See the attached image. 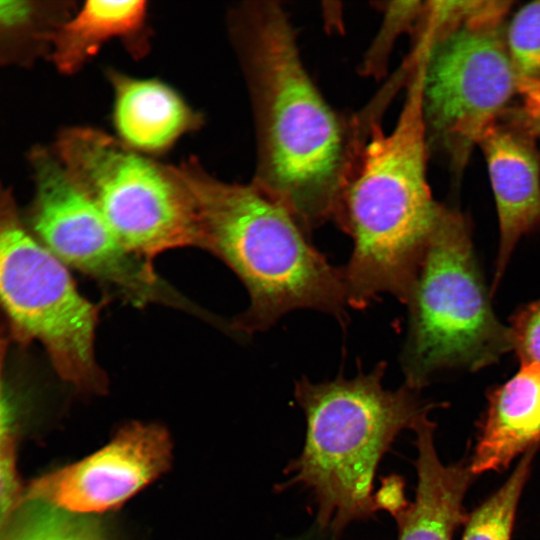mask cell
Here are the masks:
<instances>
[{
	"mask_svg": "<svg viewBox=\"0 0 540 540\" xmlns=\"http://www.w3.org/2000/svg\"><path fill=\"white\" fill-rule=\"evenodd\" d=\"M227 24L255 124L252 182L281 202L308 233L333 218L358 117H344L325 101L279 2H242L230 9Z\"/></svg>",
	"mask_w": 540,
	"mask_h": 540,
	"instance_id": "cell-1",
	"label": "cell"
},
{
	"mask_svg": "<svg viewBox=\"0 0 540 540\" xmlns=\"http://www.w3.org/2000/svg\"><path fill=\"white\" fill-rule=\"evenodd\" d=\"M382 107L365 111L332 218L353 241L342 272L357 309L383 293L406 303L445 207L428 183L420 63L410 68L402 110L388 133L379 120Z\"/></svg>",
	"mask_w": 540,
	"mask_h": 540,
	"instance_id": "cell-2",
	"label": "cell"
},
{
	"mask_svg": "<svg viewBox=\"0 0 540 540\" xmlns=\"http://www.w3.org/2000/svg\"><path fill=\"white\" fill-rule=\"evenodd\" d=\"M174 168L192 199L201 248L225 262L248 291L249 307L231 330L264 331L296 309L347 319L342 267L312 245L281 202L253 182L220 180L193 157Z\"/></svg>",
	"mask_w": 540,
	"mask_h": 540,
	"instance_id": "cell-3",
	"label": "cell"
},
{
	"mask_svg": "<svg viewBox=\"0 0 540 540\" xmlns=\"http://www.w3.org/2000/svg\"><path fill=\"white\" fill-rule=\"evenodd\" d=\"M386 363L346 379L295 382L294 396L306 418L300 455L284 470L281 490L307 489L316 505V526L339 540L353 522L378 510L373 481L385 453L405 429L415 427L435 407L420 391L403 384L386 389Z\"/></svg>",
	"mask_w": 540,
	"mask_h": 540,
	"instance_id": "cell-4",
	"label": "cell"
},
{
	"mask_svg": "<svg viewBox=\"0 0 540 540\" xmlns=\"http://www.w3.org/2000/svg\"><path fill=\"white\" fill-rule=\"evenodd\" d=\"M509 1H428L411 34L422 69L429 151L460 173L486 130L517 95L505 43Z\"/></svg>",
	"mask_w": 540,
	"mask_h": 540,
	"instance_id": "cell-5",
	"label": "cell"
},
{
	"mask_svg": "<svg viewBox=\"0 0 540 540\" xmlns=\"http://www.w3.org/2000/svg\"><path fill=\"white\" fill-rule=\"evenodd\" d=\"M471 225L445 206L405 305L404 384L420 391L436 373L478 371L511 351L508 326L496 317L475 255Z\"/></svg>",
	"mask_w": 540,
	"mask_h": 540,
	"instance_id": "cell-6",
	"label": "cell"
},
{
	"mask_svg": "<svg viewBox=\"0 0 540 540\" xmlns=\"http://www.w3.org/2000/svg\"><path fill=\"white\" fill-rule=\"evenodd\" d=\"M52 149L134 256L153 266L167 250L201 248L192 199L173 165L88 126L62 129Z\"/></svg>",
	"mask_w": 540,
	"mask_h": 540,
	"instance_id": "cell-7",
	"label": "cell"
},
{
	"mask_svg": "<svg viewBox=\"0 0 540 540\" xmlns=\"http://www.w3.org/2000/svg\"><path fill=\"white\" fill-rule=\"evenodd\" d=\"M102 304L80 294L67 266L35 237L0 183V308L16 338L42 344L58 375L84 392L107 388L94 355Z\"/></svg>",
	"mask_w": 540,
	"mask_h": 540,
	"instance_id": "cell-8",
	"label": "cell"
},
{
	"mask_svg": "<svg viewBox=\"0 0 540 540\" xmlns=\"http://www.w3.org/2000/svg\"><path fill=\"white\" fill-rule=\"evenodd\" d=\"M29 163L34 193L26 223L65 266L113 288L138 307L163 304L204 320L211 318L160 278L153 266L124 248L52 148L34 147Z\"/></svg>",
	"mask_w": 540,
	"mask_h": 540,
	"instance_id": "cell-9",
	"label": "cell"
},
{
	"mask_svg": "<svg viewBox=\"0 0 540 540\" xmlns=\"http://www.w3.org/2000/svg\"><path fill=\"white\" fill-rule=\"evenodd\" d=\"M171 443L155 424L132 423L83 460L34 480L23 501L75 513H99L120 506L170 464Z\"/></svg>",
	"mask_w": 540,
	"mask_h": 540,
	"instance_id": "cell-10",
	"label": "cell"
},
{
	"mask_svg": "<svg viewBox=\"0 0 540 540\" xmlns=\"http://www.w3.org/2000/svg\"><path fill=\"white\" fill-rule=\"evenodd\" d=\"M504 114L478 144L487 164L499 225L493 290L519 240L540 224V156L535 137L518 113L509 119Z\"/></svg>",
	"mask_w": 540,
	"mask_h": 540,
	"instance_id": "cell-11",
	"label": "cell"
},
{
	"mask_svg": "<svg viewBox=\"0 0 540 540\" xmlns=\"http://www.w3.org/2000/svg\"><path fill=\"white\" fill-rule=\"evenodd\" d=\"M435 427L428 417L413 430L417 485L414 501L405 500L390 512L397 523V540H452L465 520L463 500L475 475L469 462L442 463L434 442Z\"/></svg>",
	"mask_w": 540,
	"mask_h": 540,
	"instance_id": "cell-12",
	"label": "cell"
},
{
	"mask_svg": "<svg viewBox=\"0 0 540 540\" xmlns=\"http://www.w3.org/2000/svg\"><path fill=\"white\" fill-rule=\"evenodd\" d=\"M114 93L113 122L118 139L133 150L160 153L200 128L202 116L170 86L156 79L108 71Z\"/></svg>",
	"mask_w": 540,
	"mask_h": 540,
	"instance_id": "cell-13",
	"label": "cell"
},
{
	"mask_svg": "<svg viewBox=\"0 0 540 540\" xmlns=\"http://www.w3.org/2000/svg\"><path fill=\"white\" fill-rule=\"evenodd\" d=\"M540 441V364H521L518 372L496 386L474 453L469 460L474 475L499 471Z\"/></svg>",
	"mask_w": 540,
	"mask_h": 540,
	"instance_id": "cell-14",
	"label": "cell"
},
{
	"mask_svg": "<svg viewBox=\"0 0 540 540\" xmlns=\"http://www.w3.org/2000/svg\"><path fill=\"white\" fill-rule=\"evenodd\" d=\"M148 3L87 1L55 33L50 58L66 74L79 71L111 40H121L134 56L148 50Z\"/></svg>",
	"mask_w": 540,
	"mask_h": 540,
	"instance_id": "cell-15",
	"label": "cell"
},
{
	"mask_svg": "<svg viewBox=\"0 0 540 540\" xmlns=\"http://www.w3.org/2000/svg\"><path fill=\"white\" fill-rule=\"evenodd\" d=\"M74 7L68 1L0 0V66L49 56L55 33Z\"/></svg>",
	"mask_w": 540,
	"mask_h": 540,
	"instance_id": "cell-16",
	"label": "cell"
},
{
	"mask_svg": "<svg viewBox=\"0 0 540 540\" xmlns=\"http://www.w3.org/2000/svg\"><path fill=\"white\" fill-rule=\"evenodd\" d=\"M536 447L525 452L504 485L467 519L462 540H510L518 501Z\"/></svg>",
	"mask_w": 540,
	"mask_h": 540,
	"instance_id": "cell-17",
	"label": "cell"
},
{
	"mask_svg": "<svg viewBox=\"0 0 540 540\" xmlns=\"http://www.w3.org/2000/svg\"><path fill=\"white\" fill-rule=\"evenodd\" d=\"M382 7L384 18L380 30L367 50L360 72L367 77L382 78L387 71L390 52L395 40L416 28L424 10L423 1L386 2Z\"/></svg>",
	"mask_w": 540,
	"mask_h": 540,
	"instance_id": "cell-18",
	"label": "cell"
},
{
	"mask_svg": "<svg viewBox=\"0 0 540 540\" xmlns=\"http://www.w3.org/2000/svg\"><path fill=\"white\" fill-rule=\"evenodd\" d=\"M505 43L518 81L540 79V0L516 11L505 28Z\"/></svg>",
	"mask_w": 540,
	"mask_h": 540,
	"instance_id": "cell-19",
	"label": "cell"
},
{
	"mask_svg": "<svg viewBox=\"0 0 540 540\" xmlns=\"http://www.w3.org/2000/svg\"><path fill=\"white\" fill-rule=\"evenodd\" d=\"M508 328L511 348L521 364H540V299L520 307Z\"/></svg>",
	"mask_w": 540,
	"mask_h": 540,
	"instance_id": "cell-20",
	"label": "cell"
},
{
	"mask_svg": "<svg viewBox=\"0 0 540 540\" xmlns=\"http://www.w3.org/2000/svg\"><path fill=\"white\" fill-rule=\"evenodd\" d=\"M18 496L14 446L11 435L0 439V529Z\"/></svg>",
	"mask_w": 540,
	"mask_h": 540,
	"instance_id": "cell-21",
	"label": "cell"
},
{
	"mask_svg": "<svg viewBox=\"0 0 540 540\" xmlns=\"http://www.w3.org/2000/svg\"><path fill=\"white\" fill-rule=\"evenodd\" d=\"M30 540H95L92 535L57 515L45 513L28 523Z\"/></svg>",
	"mask_w": 540,
	"mask_h": 540,
	"instance_id": "cell-22",
	"label": "cell"
},
{
	"mask_svg": "<svg viewBox=\"0 0 540 540\" xmlns=\"http://www.w3.org/2000/svg\"><path fill=\"white\" fill-rule=\"evenodd\" d=\"M517 95L521 100L519 117L530 133L540 138V79L519 80Z\"/></svg>",
	"mask_w": 540,
	"mask_h": 540,
	"instance_id": "cell-23",
	"label": "cell"
},
{
	"mask_svg": "<svg viewBox=\"0 0 540 540\" xmlns=\"http://www.w3.org/2000/svg\"><path fill=\"white\" fill-rule=\"evenodd\" d=\"M6 342L0 332V439L10 434L13 422V407L11 405L4 374Z\"/></svg>",
	"mask_w": 540,
	"mask_h": 540,
	"instance_id": "cell-24",
	"label": "cell"
},
{
	"mask_svg": "<svg viewBox=\"0 0 540 540\" xmlns=\"http://www.w3.org/2000/svg\"><path fill=\"white\" fill-rule=\"evenodd\" d=\"M283 540H320V539L313 532L309 530H305L298 535L285 537Z\"/></svg>",
	"mask_w": 540,
	"mask_h": 540,
	"instance_id": "cell-25",
	"label": "cell"
}]
</instances>
